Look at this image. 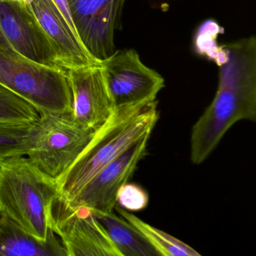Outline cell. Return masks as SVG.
I'll list each match as a JSON object with an SVG mask.
<instances>
[{
	"label": "cell",
	"mask_w": 256,
	"mask_h": 256,
	"mask_svg": "<svg viewBox=\"0 0 256 256\" xmlns=\"http://www.w3.org/2000/svg\"><path fill=\"white\" fill-rule=\"evenodd\" d=\"M214 100L192 128L190 158L203 163L229 128L240 120L256 119V38H241L222 47Z\"/></svg>",
	"instance_id": "cell-1"
},
{
	"label": "cell",
	"mask_w": 256,
	"mask_h": 256,
	"mask_svg": "<svg viewBox=\"0 0 256 256\" xmlns=\"http://www.w3.org/2000/svg\"><path fill=\"white\" fill-rule=\"evenodd\" d=\"M157 102L143 107L114 110L70 169L56 181L60 197L70 202L100 170L140 139L158 122Z\"/></svg>",
	"instance_id": "cell-2"
},
{
	"label": "cell",
	"mask_w": 256,
	"mask_h": 256,
	"mask_svg": "<svg viewBox=\"0 0 256 256\" xmlns=\"http://www.w3.org/2000/svg\"><path fill=\"white\" fill-rule=\"evenodd\" d=\"M59 196L56 181L26 156L0 162V216L40 240H47L53 232L52 208Z\"/></svg>",
	"instance_id": "cell-3"
},
{
	"label": "cell",
	"mask_w": 256,
	"mask_h": 256,
	"mask_svg": "<svg viewBox=\"0 0 256 256\" xmlns=\"http://www.w3.org/2000/svg\"><path fill=\"white\" fill-rule=\"evenodd\" d=\"M0 84L32 104L40 114H72L67 70L35 64L0 46Z\"/></svg>",
	"instance_id": "cell-4"
},
{
	"label": "cell",
	"mask_w": 256,
	"mask_h": 256,
	"mask_svg": "<svg viewBox=\"0 0 256 256\" xmlns=\"http://www.w3.org/2000/svg\"><path fill=\"white\" fill-rule=\"evenodd\" d=\"M95 132L76 122L72 114H40L26 156L56 182L76 162Z\"/></svg>",
	"instance_id": "cell-5"
},
{
	"label": "cell",
	"mask_w": 256,
	"mask_h": 256,
	"mask_svg": "<svg viewBox=\"0 0 256 256\" xmlns=\"http://www.w3.org/2000/svg\"><path fill=\"white\" fill-rule=\"evenodd\" d=\"M100 64L114 110L151 104L164 88L162 76L133 49L116 50Z\"/></svg>",
	"instance_id": "cell-6"
},
{
	"label": "cell",
	"mask_w": 256,
	"mask_h": 256,
	"mask_svg": "<svg viewBox=\"0 0 256 256\" xmlns=\"http://www.w3.org/2000/svg\"><path fill=\"white\" fill-rule=\"evenodd\" d=\"M52 230L60 238L67 256H121L91 210L72 206L60 196L52 208Z\"/></svg>",
	"instance_id": "cell-7"
},
{
	"label": "cell",
	"mask_w": 256,
	"mask_h": 256,
	"mask_svg": "<svg viewBox=\"0 0 256 256\" xmlns=\"http://www.w3.org/2000/svg\"><path fill=\"white\" fill-rule=\"evenodd\" d=\"M79 40L98 62L116 52L114 37L126 0H67Z\"/></svg>",
	"instance_id": "cell-8"
},
{
	"label": "cell",
	"mask_w": 256,
	"mask_h": 256,
	"mask_svg": "<svg viewBox=\"0 0 256 256\" xmlns=\"http://www.w3.org/2000/svg\"><path fill=\"white\" fill-rule=\"evenodd\" d=\"M0 29L19 54L44 66L65 70L56 48L28 4L0 0Z\"/></svg>",
	"instance_id": "cell-9"
},
{
	"label": "cell",
	"mask_w": 256,
	"mask_h": 256,
	"mask_svg": "<svg viewBox=\"0 0 256 256\" xmlns=\"http://www.w3.org/2000/svg\"><path fill=\"white\" fill-rule=\"evenodd\" d=\"M150 137L140 139L109 163L67 203L72 206H85L94 212H113L118 191L128 182L146 155Z\"/></svg>",
	"instance_id": "cell-10"
},
{
	"label": "cell",
	"mask_w": 256,
	"mask_h": 256,
	"mask_svg": "<svg viewBox=\"0 0 256 256\" xmlns=\"http://www.w3.org/2000/svg\"><path fill=\"white\" fill-rule=\"evenodd\" d=\"M74 120L96 131L114 112L101 64L67 70Z\"/></svg>",
	"instance_id": "cell-11"
},
{
	"label": "cell",
	"mask_w": 256,
	"mask_h": 256,
	"mask_svg": "<svg viewBox=\"0 0 256 256\" xmlns=\"http://www.w3.org/2000/svg\"><path fill=\"white\" fill-rule=\"evenodd\" d=\"M26 4L56 48L65 70L98 64L85 50L54 0H26Z\"/></svg>",
	"instance_id": "cell-12"
},
{
	"label": "cell",
	"mask_w": 256,
	"mask_h": 256,
	"mask_svg": "<svg viewBox=\"0 0 256 256\" xmlns=\"http://www.w3.org/2000/svg\"><path fill=\"white\" fill-rule=\"evenodd\" d=\"M0 256H67L65 248L52 232L42 241L14 222L0 216Z\"/></svg>",
	"instance_id": "cell-13"
},
{
	"label": "cell",
	"mask_w": 256,
	"mask_h": 256,
	"mask_svg": "<svg viewBox=\"0 0 256 256\" xmlns=\"http://www.w3.org/2000/svg\"><path fill=\"white\" fill-rule=\"evenodd\" d=\"M107 230L121 256H160L156 250L131 223L113 212H94Z\"/></svg>",
	"instance_id": "cell-14"
},
{
	"label": "cell",
	"mask_w": 256,
	"mask_h": 256,
	"mask_svg": "<svg viewBox=\"0 0 256 256\" xmlns=\"http://www.w3.org/2000/svg\"><path fill=\"white\" fill-rule=\"evenodd\" d=\"M116 212L121 217L136 227L146 240L156 250L160 256H200L192 247L180 240L172 235L156 228L140 220L130 211L116 208Z\"/></svg>",
	"instance_id": "cell-15"
},
{
	"label": "cell",
	"mask_w": 256,
	"mask_h": 256,
	"mask_svg": "<svg viewBox=\"0 0 256 256\" xmlns=\"http://www.w3.org/2000/svg\"><path fill=\"white\" fill-rule=\"evenodd\" d=\"M35 124L0 122V162L26 156Z\"/></svg>",
	"instance_id": "cell-16"
},
{
	"label": "cell",
	"mask_w": 256,
	"mask_h": 256,
	"mask_svg": "<svg viewBox=\"0 0 256 256\" xmlns=\"http://www.w3.org/2000/svg\"><path fill=\"white\" fill-rule=\"evenodd\" d=\"M38 119L32 104L0 84V122L36 124Z\"/></svg>",
	"instance_id": "cell-17"
},
{
	"label": "cell",
	"mask_w": 256,
	"mask_h": 256,
	"mask_svg": "<svg viewBox=\"0 0 256 256\" xmlns=\"http://www.w3.org/2000/svg\"><path fill=\"white\" fill-rule=\"evenodd\" d=\"M149 204V196L146 190L134 184L126 182L121 186L116 196V204L127 211H140Z\"/></svg>",
	"instance_id": "cell-18"
},
{
	"label": "cell",
	"mask_w": 256,
	"mask_h": 256,
	"mask_svg": "<svg viewBox=\"0 0 256 256\" xmlns=\"http://www.w3.org/2000/svg\"><path fill=\"white\" fill-rule=\"evenodd\" d=\"M0 46H4V47L5 48H12L11 46H10L8 42H7V40H6L5 37H4V34H2V31H1V29H0Z\"/></svg>",
	"instance_id": "cell-19"
},
{
	"label": "cell",
	"mask_w": 256,
	"mask_h": 256,
	"mask_svg": "<svg viewBox=\"0 0 256 256\" xmlns=\"http://www.w3.org/2000/svg\"><path fill=\"white\" fill-rule=\"evenodd\" d=\"M12 1L19 2L20 4H26V0H12Z\"/></svg>",
	"instance_id": "cell-20"
}]
</instances>
